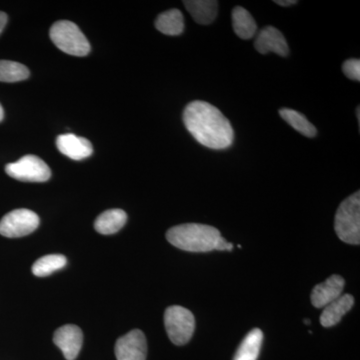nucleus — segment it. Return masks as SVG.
<instances>
[{
  "label": "nucleus",
  "mask_w": 360,
  "mask_h": 360,
  "mask_svg": "<svg viewBox=\"0 0 360 360\" xmlns=\"http://www.w3.org/2000/svg\"><path fill=\"white\" fill-rule=\"evenodd\" d=\"M4 117V108H2L1 104H0V122H2Z\"/></svg>",
  "instance_id": "obj_26"
},
{
  "label": "nucleus",
  "mask_w": 360,
  "mask_h": 360,
  "mask_svg": "<svg viewBox=\"0 0 360 360\" xmlns=\"http://www.w3.org/2000/svg\"><path fill=\"white\" fill-rule=\"evenodd\" d=\"M7 23V15L6 13L0 11V33L4 32V27H6Z\"/></svg>",
  "instance_id": "obj_25"
},
{
  "label": "nucleus",
  "mask_w": 360,
  "mask_h": 360,
  "mask_svg": "<svg viewBox=\"0 0 360 360\" xmlns=\"http://www.w3.org/2000/svg\"><path fill=\"white\" fill-rule=\"evenodd\" d=\"M56 146L63 155L73 160H82L89 158L94 153L92 144L89 139L72 134L59 135Z\"/></svg>",
  "instance_id": "obj_12"
},
{
  "label": "nucleus",
  "mask_w": 360,
  "mask_h": 360,
  "mask_svg": "<svg viewBox=\"0 0 360 360\" xmlns=\"http://www.w3.org/2000/svg\"><path fill=\"white\" fill-rule=\"evenodd\" d=\"M274 2L278 4V6L284 7L295 6V4H297V1H295V0H276Z\"/></svg>",
  "instance_id": "obj_24"
},
{
  "label": "nucleus",
  "mask_w": 360,
  "mask_h": 360,
  "mask_svg": "<svg viewBox=\"0 0 360 360\" xmlns=\"http://www.w3.org/2000/svg\"><path fill=\"white\" fill-rule=\"evenodd\" d=\"M255 46L257 51L262 54L274 52L278 56H286L290 53V47H288L283 33L272 26H267L260 30L257 39H255Z\"/></svg>",
  "instance_id": "obj_11"
},
{
  "label": "nucleus",
  "mask_w": 360,
  "mask_h": 360,
  "mask_svg": "<svg viewBox=\"0 0 360 360\" xmlns=\"http://www.w3.org/2000/svg\"><path fill=\"white\" fill-rule=\"evenodd\" d=\"M221 234L210 225L186 224L172 227L167 238L170 245L191 252H208L215 250Z\"/></svg>",
  "instance_id": "obj_2"
},
{
  "label": "nucleus",
  "mask_w": 360,
  "mask_h": 360,
  "mask_svg": "<svg viewBox=\"0 0 360 360\" xmlns=\"http://www.w3.org/2000/svg\"><path fill=\"white\" fill-rule=\"evenodd\" d=\"M39 222V215L32 210H13L0 220V234L8 238H22L37 231Z\"/></svg>",
  "instance_id": "obj_7"
},
{
  "label": "nucleus",
  "mask_w": 360,
  "mask_h": 360,
  "mask_svg": "<svg viewBox=\"0 0 360 360\" xmlns=\"http://www.w3.org/2000/svg\"><path fill=\"white\" fill-rule=\"evenodd\" d=\"M345 281L340 276H331L324 283L317 284L312 290L311 303L316 309H323L342 295Z\"/></svg>",
  "instance_id": "obj_10"
},
{
  "label": "nucleus",
  "mask_w": 360,
  "mask_h": 360,
  "mask_svg": "<svg viewBox=\"0 0 360 360\" xmlns=\"http://www.w3.org/2000/svg\"><path fill=\"white\" fill-rule=\"evenodd\" d=\"M165 326L172 342L175 345H184L193 338L195 319L191 310L174 305L165 310Z\"/></svg>",
  "instance_id": "obj_5"
},
{
  "label": "nucleus",
  "mask_w": 360,
  "mask_h": 360,
  "mask_svg": "<svg viewBox=\"0 0 360 360\" xmlns=\"http://www.w3.org/2000/svg\"><path fill=\"white\" fill-rule=\"evenodd\" d=\"M51 39L58 49L73 56H85L89 53V40L75 23L59 20L51 26Z\"/></svg>",
  "instance_id": "obj_4"
},
{
  "label": "nucleus",
  "mask_w": 360,
  "mask_h": 360,
  "mask_svg": "<svg viewBox=\"0 0 360 360\" xmlns=\"http://www.w3.org/2000/svg\"><path fill=\"white\" fill-rule=\"evenodd\" d=\"M53 342L68 360H75L84 343L82 329L73 324L61 326L54 333Z\"/></svg>",
  "instance_id": "obj_9"
},
{
  "label": "nucleus",
  "mask_w": 360,
  "mask_h": 360,
  "mask_svg": "<svg viewBox=\"0 0 360 360\" xmlns=\"http://www.w3.org/2000/svg\"><path fill=\"white\" fill-rule=\"evenodd\" d=\"M155 27L163 34L172 37L181 34L184 30V18L181 11L179 9H170L160 14L155 20Z\"/></svg>",
  "instance_id": "obj_17"
},
{
  "label": "nucleus",
  "mask_w": 360,
  "mask_h": 360,
  "mask_svg": "<svg viewBox=\"0 0 360 360\" xmlns=\"http://www.w3.org/2000/svg\"><path fill=\"white\" fill-rule=\"evenodd\" d=\"M264 333L259 328H255L245 336L233 360H257L262 348Z\"/></svg>",
  "instance_id": "obj_18"
},
{
  "label": "nucleus",
  "mask_w": 360,
  "mask_h": 360,
  "mask_svg": "<svg viewBox=\"0 0 360 360\" xmlns=\"http://www.w3.org/2000/svg\"><path fill=\"white\" fill-rule=\"evenodd\" d=\"M233 250V245L232 243H227L226 240L224 238H220L219 243H217V248H215V250H229L231 251Z\"/></svg>",
  "instance_id": "obj_23"
},
{
  "label": "nucleus",
  "mask_w": 360,
  "mask_h": 360,
  "mask_svg": "<svg viewBox=\"0 0 360 360\" xmlns=\"http://www.w3.org/2000/svg\"><path fill=\"white\" fill-rule=\"evenodd\" d=\"M184 4L195 22L200 25H210L219 13V2L215 0H187Z\"/></svg>",
  "instance_id": "obj_14"
},
{
  "label": "nucleus",
  "mask_w": 360,
  "mask_h": 360,
  "mask_svg": "<svg viewBox=\"0 0 360 360\" xmlns=\"http://www.w3.org/2000/svg\"><path fill=\"white\" fill-rule=\"evenodd\" d=\"M354 304V296L342 295L326 307H323L321 316V323L323 328H333L340 323L342 317L350 311Z\"/></svg>",
  "instance_id": "obj_13"
},
{
  "label": "nucleus",
  "mask_w": 360,
  "mask_h": 360,
  "mask_svg": "<svg viewBox=\"0 0 360 360\" xmlns=\"http://www.w3.org/2000/svg\"><path fill=\"white\" fill-rule=\"evenodd\" d=\"M335 229L338 238L349 245L360 243V193L343 200L335 214Z\"/></svg>",
  "instance_id": "obj_3"
},
{
  "label": "nucleus",
  "mask_w": 360,
  "mask_h": 360,
  "mask_svg": "<svg viewBox=\"0 0 360 360\" xmlns=\"http://www.w3.org/2000/svg\"><path fill=\"white\" fill-rule=\"evenodd\" d=\"M115 352L117 360H146V335L139 329L129 331L116 341Z\"/></svg>",
  "instance_id": "obj_8"
},
{
  "label": "nucleus",
  "mask_w": 360,
  "mask_h": 360,
  "mask_svg": "<svg viewBox=\"0 0 360 360\" xmlns=\"http://www.w3.org/2000/svg\"><path fill=\"white\" fill-rule=\"evenodd\" d=\"M232 25L236 34L241 39H250L257 32V25L251 14L241 6L232 11Z\"/></svg>",
  "instance_id": "obj_16"
},
{
  "label": "nucleus",
  "mask_w": 360,
  "mask_h": 360,
  "mask_svg": "<svg viewBox=\"0 0 360 360\" xmlns=\"http://www.w3.org/2000/svg\"><path fill=\"white\" fill-rule=\"evenodd\" d=\"M30 70L25 65L11 60H0V82H18L27 79Z\"/></svg>",
  "instance_id": "obj_21"
},
{
  "label": "nucleus",
  "mask_w": 360,
  "mask_h": 360,
  "mask_svg": "<svg viewBox=\"0 0 360 360\" xmlns=\"http://www.w3.org/2000/svg\"><path fill=\"white\" fill-rule=\"evenodd\" d=\"M279 115L291 127L297 130L300 134L304 135V136L314 137L316 135L317 130L314 125L298 111L290 110V108H283V110H279Z\"/></svg>",
  "instance_id": "obj_19"
},
{
  "label": "nucleus",
  "mask_w": 360,
  "mask_h": 360,
  "mask_svg": "<svg viewBox=\"0 0 360 360\" xmlns=\"http://www.w3.org/2000/svg\"><path fill=\"white\" fill-rule=\"evenodd\" d=\"M127 215L122 210H110L101 213L94 222V229L103 236L116 233L127 224Z\"/></svg>",
  "instance_id": "obj_15"
},
{
  "label": "nucleus",
  "mask_w": 360,
  "mask_h": 360,
  "mask_svg": "<svg viewBox=\"0 0 360 360\" xmlns=\"http://www.w3.org/2000/svg\"><path fill=\"white\" fill-rule=\"evenodd\" d=\"M6 174L14 179L25 182H45L51 176V170L37 155H25L15 162L8 163Z\"/></svg>",
  "instance_id": "obj_6"
},
{
  "label": "nucleus",
  "mask_w": 360,
  "mask_h": 360,
  "mask_svg": "<svg viewBox=\"0 0 360 360\" xmlns=\"http://www.w3.org/2000/svg\"><path fill=\"white\" fill-rule=\"evenodd\" d=\"M304 322H305V324H307V326H309V324H310L309 319V321H307V319H304Z\"/></svg>",
  "instance_id": "obj_27"
},
{
  "label": "nucleus",
  "mask_w": 360,
  "mask_h": 360,
  "mask_svg": "<svg viewBox=\"0 0 360 360\" xmlns=\"http://www.w3.org/2000/svg\"><path fill=\"white\" fill-rule=\"evenodd\" d=\"M66 264H68V259L65 255H45L37 259L32 265V274L39 277L51 276L54 271L63 269Z\"/></svg>",
  "instance_id": "obj_20"
},
{
  "label": "nucleus",
  "mask_w": 360,
  "mask_h": 360,
  "mask_svg": "<svg viewBox=\"0 0 360 360\" xmlns=\"http://www.w3.org/2000/svg\"><path fill=\"white\" fill-rule=\"evenodd\" d=\"M186 129L196 141L212 149H225L231 146L234 131L231 122L219 108L205 101H193L184 111Z\"/></svg>",
  "instance_id": "obj_1"
},
{
  "label": "nucleus",
  "mask_w": 360,
  "mask_h": 360,
  "mask_svg": "<svg viewBox=\"0 0 360 360\" xmlns=\"http://www.w3.org/2000/svg\"><path fill=\"white\" fill-rule=\"evenodd\" d=\"M343 73L349 79L360 80V61L359 59H348L342 65Z\"/></svg>",
  "instance_id": "obj_22"
}]
</instances>
